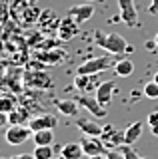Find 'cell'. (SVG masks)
<instances>
[{"mask_svg": "<svg viewBox=\"0 0 158 159\" xmlns=\"http://www.w3.org/2000/svg\"><path fill=\"white\" fill-rule=\"evenodd\" d=\"M94 42L102 50H106L108 54H112V56H120V54L132 52V46L124 40V36H120V34H116V32H106L104 34L102 30H96Z\"/></svg>", "mask_w": 158, "mask_h": 159, "instance_id": "obj_1", "label": "cell"}, {"mask_svg": "<svg viewBox=\"0 0 158 159\" xmlns=\"http://www.w3.org/2000/svg\"><path fill=\"white\" fill-rule=\"evenodd\" d=\"M110 66H112V62H110L108 56L90 58V60L82 62L80 66L76 68V74H100V72H104V70H108Z\"/></svg>", "mask_w": 158, "mask_h": 159, "instance_id": "obj_2", "label": "cell"}, {"mask_svg": "<svg viewBox=\"0 0 158 159\" xmlns=\"http://www.w3.org/2000/svg\"><path fill=\"white\" fill-rule=\"evenodd\" d=\"M32 133L34 131L26 125H10L4 133V139H6L8 145H22L24 141H28L32 137Z\"/></svg>", "mask_w": 158, "mask_h": 159, "instance_id": "obj_3", "label": "cell"}, {"mask_svg": "<svg viewBox=\"0 0 158 159\" xmlns=\"http://www.w3.org/2000/svg\"><path fill=\"white\" fill-rule=\"evenodd\" d=\"M118 10H120V20L128 28L138 26V10L134 0H118Z\"/></svg>", "mask_w": 158, "mask_h": 159, "instance_id": "obj_4", "label": "cell"}, {"mask_svg": "<svg viewBox=\"0 0 158 159\" xmlns=\"http://www.w3.org/2000/svg\"><path fill=\"white\" fill-rule=\"evenodd\" d=\"M76 102L80 107L88 109V111L92 113L94 117H104L106 116V107L100 106V102L96 99V96H86V93H80V96H76Z\"/></svg>", "mask_w": 158, "mask_h": 159, "instance_id": "obj_5", "label": "cell"}, {"mask_svg": "<svg viewBox=\"0 0 158 159\" xmlns=\"http://www.w3.org/2000/svg\"><path fill=\"white\" fill-rule=\"evenodd\" d=\"M82 149H84V155L92 157V155H106V145L100 137H92V135H84L82 139Z\"/></svg>", "mask_w": 158, "mask_h": 159, "instance_id": "obj_6", "label": "cell"}, {"mask_svg": "<svg viewBox=\"0 0 158 159\" xmlns=\"http://www.w3.org/2000/svg\"><path fill=\"white\" fill-rule=\"evenodd\" d=\"M100 139L104 141V145L108 149H114L124 143V131H118L114 125H104V131H102Z\"/></svg>", "mask_w": 158, "mask_h": 159, "instance_id": "obj_7", "label": "cell"}, {"mask_svg": "<svg viewBox=\"0 0 158 159\" xmlns=\"http://www.w3.org/2000/svg\"><path fill=\"white\" fill-rule=\"evenodd\" d=\"M114 92H116V84L112 82V80H108V82H100V86L96 88L94 96H96L98 102H100V106L108 107V106H110V102H112Z\"/></svg>", "mask_w": 158, "mask_h": 159, "instance_id": "obj_8", "label": "cell"}, {"mask_svg": "<svg viewBox=\"0 0 158 159\" xmlns=\"http://www.w3.org/2000/svg\"><path fill=\"white\" fill-rule=\"evenodd\" d=\"M98 74H76V80H74V88L78 89L80 93H86V92H90V89H94L96 92V88L100 86V84L96 82V78Z\"/></svg>", "mask_w": 158, "mask_h": 159, "instance_id": "obj_9", "label": "cell"}, {"mask_svg": "<svg viewBox=\"0 0 158 159\" xmlns=\"http://www.w3.org/2000/svg\"><path fill=\"white\" fill-rule=\"evenodd\" d=\"M68 16H70L74 22L82 24V22H86V20H90L94 16V6H92V4H78V6H72L68 10Z\"/></svg>", "mask_w": 158, "mask_h": 159, "instance_id": "obj_10", "label": "cell"}, {"mask_svg": "<svg viewBox=\"0 0 158 159\" xmlns=\"http://www.w3.org/2000/svg\"><path fill=\"white\" fill-rule=\"evenodd\" d=\"M58 125V119L50 116V113H42V116L38 117H32L30 121H28V127L32 129V131H40V129H54Z\"/></svg>", "mask_w": 158, "mask_h": 159, "instance_id": "obj_11", "label": "cell"}, {"mask_svg": "<svg viewBox=\"0 0 158 159\" xmlns=\"http://www.w3.org/2000/svg\"><path fill=\"white\" fill-rule=\"evenodd\" d=\"M76 127L80 129L84 135H92V137H100V135H102V131H104V127H102V125L94 123L92 119H84V117L76 119Z\"/></svg>", "mask_w": 158, "mask_h": 159, "instance_id": "obj_12", "label": "cell"}, {"mask_svg": "<svg viewBox=\"0 0 158 159\" xmlns=\"http://www.w3.org/2000/svg\"><path fill=\"white\" fill-rule=\"evenodd\" d=\"M60 155L64 159H82L84 155V149H82L80 141H70V143H64L60 149Z\"/></svg>", "mask_w": 158, "mask_h": 159, "instance_id": "obj_13", "label": "cell"}, {"mask_svg": "<svg viewBox=\"0 0 158 159\" xmlns=\"http://www.w3.org/2000/svg\"><path fill=\"white\" fill-rule=\"evenodd\" d=\"M54 106H56V109L66 117H74L78 113V107H80L76 99H54Z\"/></svg>", "mask_w": 158, "mask_h": 159, "instance_id": "obj_14", "label": "cell"}, {"mask_svg": "<svg viewBox=\"0 0 158 159\" xmlns=\"http://www.w3.org/2000/svg\"><path fill=\"white\" fill-rule=\"evenodd\" d=\"M58 36H60V40H70V38H74L76 36V32H78V22H74V20L68 16L64 22H60V26H58Z\"/></svg>", "mask_w": 158, "mask_h": 159, "instance_id": "obj_15", "label": "cell"}, {"mask_svg": "<svg viewBox=\"0 0 158 159\" xmlns=\"http://www.w3.org/2000/svg\"><path fill=\"white\" fill-rule=\"evenodd\" d=\"M142 121H132L130 125H128L124 129V143H128V145H132V143H136L138 139H140L142 135Z\"/></svg>", "mask_w": 158, "mask_h": 159, "instance_id": "obj_16", "label": "cell"}, {"mask_svg": "<svg viewBox=\"0 0 158 159\" xmlns=\"http://www.w3.org/2000/svg\"><path fill=\"white\" fill-rule=\"evenodd\" d=\"M132 72H134V62L132 60H118V62L114 64V74L116 76H120V78H128V76H132Z\"/></svg>", "mask_w": 158, "mask_h": 159, "instance_id": "obj_17", "label": "cell"}, {"mask_svg": "<svg viewBox=\"0 0 158 159\" xmlns=\"http://www.w3.org/2000/svg\"><path fill=\"white\" fill-rule=\"evenodd\" d=\"M32 141H34V145H52L54 131H52V129H40V131H34L32 133Z\"/></svg>", "mask_w": 158, "mask_h": 159, "instance_id": "obj_18", "label": "cell"}, {"mask_svg": "<svg viewBox=\"0 0 158 159\" xmlns=\"http://www.w3.org/2000/svg\"><path fill=\"white\" fill-rule=\"evenodd\" d=\"M26 84L28 86H40V88H50L52 82H50V76H46V74H26Z\"/></svg>", "mask_w": 158, "mask_h": 159, "instance_id": "obj_19", "label": "cell"}, {"mask_svg": "<svg viewBox=\"0 0 158 159\" xmlns=\"http://www.w3.org/2000/svg\"><path fill=\"white\" fill-rule=\"evenodd\" d=\"M8 121L10 125H24V121H30V116L26 109H14L8 113Z\"/></svg>", "mask_w": 158, "mask_h": 159, "instance_id": "obj_20", "label": "cell"}, {"mask_svg": "<svg viewBox=\"0 0 158 159\" xmlns=\"http://www.w3.org/2000/svg\"><path fill=\"white\" fill-rule=\"evenodd\" d=\"M34 157L36 159H52L54 157V147L52 145H36L34 147Z\"/></svg>", "mask_w": 158, "mask_h": 159, "instance_id": "obj_21", "label": "cell"}, {"mask_svg": "<svg viewBox=\"0 0 158 159\" xmlns=\"http://www.w3.org/2000/svg\"><path fill=\"white\" fill-rule=\"evenodd\" d=\"M142 93H144V98L148 99H158V84L152 80V82H148L144 89H142Z\"/></svg>", "mask_w": 158, "mask_h": 159, "instance_id": "obj_22", "label": "cell"}, {"mask_svg": "<svg viewBox=\"0 0 158 159\" xmlns=\"http://www.w3.org/2000/svg\"><path fill=\"white\" fill-rule=\"evenodd\" d=\"M146 123H148V127H150L152 135L158 137V111H150V113H148Z\"/></svg>", "mask_w": 158, "mask_h": 159, "instance_id": "obj_23", "label": "cell"}, {"mask_svg": "<svg viewBox=\"0 0 158 159\" xmlns=\"http://www.w3.org/2000/svg\"><path fill=\"white\" fill-rule=\"evenodd\" d=\"M120 151H122V155H124L126 159H146V157L138 155V153L134 151V147L128 145V143H122V145H120Z\"/></svg>", "mask_w": 158, "mask_h": 159, "instance_id": "obj_24", "label": "cell"}, {"mask_svg": "<svg viewBox=\"0 0 158 159\" xmlns=\"http://www.w3.org/2000/svg\"><path fill=\"white\" fill-rule=\"evenodd\" d=\"M14 109H16V102H14L12 98H0V111L10 113Z\"/></svg>", "mask_w": 158, "mask_h": 159, "instance_id": "obj_25", "label": "cell"}, {"mask_svg": "<svg viewBox=\"0 0 158 159\" xmlns=\"http://www.w3.org/2000/svg\"><path fill=\"white\" fill-rule=\"evenodd\" d=\"M106 157L108 159H126L124 155H122L120 149H108V151H106Z\"/></svg>", "mask_w": 158, "mask_h": 159, "instance_id": "obj_26", "label": "cell"}, {"mask_svg": "<svg viewBox=\"0 0 158 159\" xmlns=\"http://www.w3.org/2000/svg\"><path fill=\"white\" fill-rule=\"evenodd\" d=\"M148 12H150V14H158V0H150V4H148Z\"/></svg>", "mask_w": 158, "mask_h": 159, "instance_id": "obj_27", "label": "cell"}, {"mask_svg": "<svg viewBox=\"0 0 158 159\" xmlns=\"http://www.w3.org/2000/svg\"><path fill=\"white\" fill-rule=\"evenodd\" d=\"M10 159H36L34 153H18V155H12Z\"/></svg>", "mask_w": 158, "mask_h": 159, "instance_id": "obj_28", "label": "cell"}, {"mask_svg": "<svg viewBox=\"0 0 158 159\" xmlns=\"http://www.w3.org/2000/svg\"><path fill=\"white\" fill-rule=\"evenodd\" d=\"M6 123H10L8 121V113H4V111H0V127H4Z\"/></svg>", "mask_w": 158, "mask_h": 159, "instance_id": "obj_29", "label": "cell"}, {"mask_svg": "<svg viewBox=\"0 0 158 159\" xmlns=\"http://www.w3.org/2000/svg\"><path fill=\"white\" fill-rule=\"evenodd\" d=\"M158 46H156V42H154V40H148V42H146V50H150V52H152V50H156Z\"/></svg>", "mask_w": 158, "mask_h": 159, "instance_id": "obj_30", "label": "cell"}, {"mask_svg": "<svg viewBox=\"0 0 158 159\" xmlns=\"http://www.w3.org/2000/svg\"><path fill=\"white\" fill-rule=\"evenodd\" d=\"M104 155H92V157H88V159H102Z\"/></svg>", "mask_w": 158, "mask_h": 159, "instance_id": "obj_31", "label": "cell"}, {"mask_svg": "<svg viewBox=\"0 0 158 159\" xmlns=\"http://www.w3.org/2000/svg\"><path fill=\"white\" fill-rule=\"evenodd\" d=\"M152 80H154V82H156V84H158V72H156V74H154V76H152Z\"/></svg>", "mask_w": 158, "mask_h": 159, "instance_id": "obj_32", "label": "cell"}, {"mask_svg": "<svg viewBox=\"0 0 158 159\" xmlns=\"http://www.w3.org/2000/svg\"><path fill=\"white\" fill-rule=\"evenodd\" d=\"M154 42H156V46H158V32H156V36H154Z\"/></svg>", "mask_w": 158, "mask_h": 159, "instance_id": "obj_33", "label": "cell"}, {"mask_svg": "<svg viewBox=\"0 0 158 159\" xmlns=\"http://www.w3.org/2000/svg\"><path fill=\"white\" fill-rule=\"evenodd\" d=\"M52 159H54V157H52ZM56 159H64V157H62V155H60V157H56Z\"/></svg>", "mask_w": 158, "mask_h": 159, "instance_id": "obj_34", "label": "cell"}, {"mask_svg": "<svg viewBox=\"0 0 158 159\" xmlns=\"http://www.w3.org/2000/svg\"><path fill=\"white\" fill-rule=\"evenodd\" d=\"M0 159H10V157H0Z\"/></svg>", "mask_w": 158, "mask_h": 159, "instance_id": "obj_35", "label": "cell"}, {"mask_svg": "<svg viewBox=\"0 0 158 159\" xmlns=\"http://www.w3.org/2000/svg\"><path fill=\"white\" fill-rule=\"evenodd\" d=\"M102 159H108V157H106V155H104V157H102Z\"/></svg>", "mask_w": 158, "mask_h": 159, "instance_id": "obj_36", "label": "cell"}]
</instances>
